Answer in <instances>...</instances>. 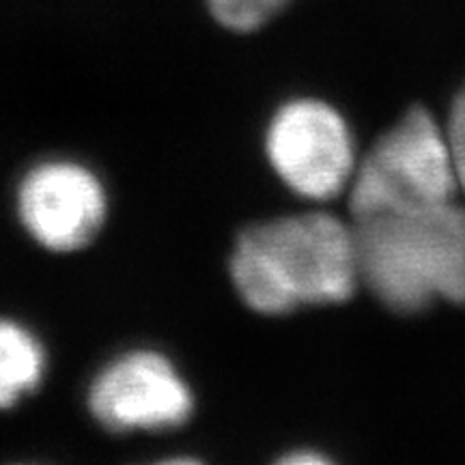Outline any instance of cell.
<instances>
[{"label":"cell","mask_w":465,"mask_h":465,"mask_svg":"<svg viewBox=\"0 0 465 465\" xmlns=\"http://www.w3.org/2000/svg\"><path fill=\"white\" fill-rule=\"evenodd\" d=\"M229 272L243 304L259 315L341 304L360 282L356 231L328 212L250 224L235 240Z\"/></svg>","instance_id":"cell-1"},{"label":"cell","mask_w":465,"mask_h":465,"mask_svg":"<svg viewBox=\"0 0 465 465\" xmlns=\"http://www.w3.org/2000/svg\"><path fill=\"white\" fill-rule=\"evenodd\" d=\"M360 282L394 312L465 304V207L353 220Z\"/></svg>","instance_id":"cell-2"},{"label":"cell","mask_w":465,"mask_h":465,"mask_svg":"<svg viewBox=\"0 0 465 465\" xmlns=\"http://www.w3.org/2000/svg\"><path fill=\"white\" fill-rule=\"evenodd\" d=\"M459 188L450 141L433 114L411 108L366 151L351 183L353 220L416 213L455 201Z\"/></svg>","instance_id":"cell-3"},{"label":"cell","mask_w":465,"mask_h":465,"mask_svg":"<svg viewBox=\"0 0 465 465\" xmlns=\"http://www.w3.org/2000/svg\"><path fill=\"white\" fill-rule=\"evenodd\" d=\"M265 155L291 192L336 199L356 173V143L339 110L315 97L284 102L265 130Z\"/></svg>","instance_id":"cell-4"},{"label":"cell","mask_w":465,"mask_h":465,"mask_svg":"<svg viewBox=\"0 0 465 465\" xmlns=\"http://www.w3.org/2000/svg\"><path fill=\"white\" fill-rule=\"evenodd\" d=\"M89 410L114 433L168 431L190 420L194 394L171 358L155 349H132L91 381Z\"/></svg>","instance_id":"cell-5"},{"label":"cell","mask_w":465,"mask_h":465,"mask_svg":"<svg viewBox=\"0 0 465 465\" xmlns=\"http://www.w3.org/2000/svg\"><path fill=\"white\" fill-rule=\"evenodd\" d=\"M108 213V194L89 166L45 160L17 185V216L28 235L52 252H74L95 240Z\"/></svg>","instance_id":"cell-6"},{"label":"cell","mask_w":465,"mask_h":465,"mask_svg":"<svg viewBox=\"0 0 465 465\" xmlns=\"http://www.w3.org/2000/svg\"><path fill=\"white\" fill-rule=\"evenodd\" d=\"M45 349L31 328L0 317V410L35 392L45 375Z\"/></svg>","instance_id":"cell-7"},{"label":"cell","mask_w":465,"mask_h":465,"mask_svg":"<svg viewBox=\"0 0 465 465\" xmlns=\"http://www.w3.org/2000/svg\"><path fill=\"white\" fill-rule=\"evenodd\" d=\"M209 11L220 25L237 33L257 31L278 11L289 5V0H207Z\"/></svg>","instance_id":"cell-8"},{"label":"cell","mask_w":465,"mask_h":465,"mask_svg":"<svg viewBox=\"0 0 465 465\" xmlns=\"http://www.w3.org/2000/svg\"><path fill=\"white\" fill-rule=\"evenodd\" d=\"M446 134H449L452 158H455L459 188L465 192V86L452 102Z\"/></svg>","instance_id":"cell-9"},{"label":"cell","mask_w":465,"mask_h":465,"mask_svg":"<svg viewBox=\"0 0 465 465\" xmlns=\"http://www.w3.org/2000/svg\"><path fill=\"white\" fill-rule=\"evenodd\" d=\"M284 461L287 463H300V461H304V463H322V461H325V457H322V455H312V452H304V455H289L287 459H284Z\"/></svg>","instance_id":"cell-10"}]
</instances>
